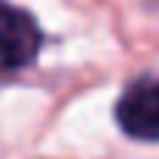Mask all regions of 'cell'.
<instances>
[{
  "mask_svg": "<svg viewBox=\"0 0 159 159\" xmlns=\"http://www.w3.org/2000/svg\"><path fill=\"white\" fill-rule=\"evenodd\" d=\"M120 131L140 143H159V75L131 81L115 106Z\"/></svg>",
  "mask_w": 159,
  "mask_h": 159,
  "instance_id": "cell-1",
  "label": "cell"
},
{
  "mask_svg": "<svg viewBox=\"0 0 159 159\" xmlns=\"http://www.w3.org/2000/svg\"><path fill=\"white\" fill-rule=\"evenodd\" d=\"M42 48V31L36 20L6 0H0V73L28 67Z\"/></svg>",
  "mask_w": 159,
  "mask_h": 159,
  "instance_id": "cell-2",
  "label": "cell"
}]
</instances>
